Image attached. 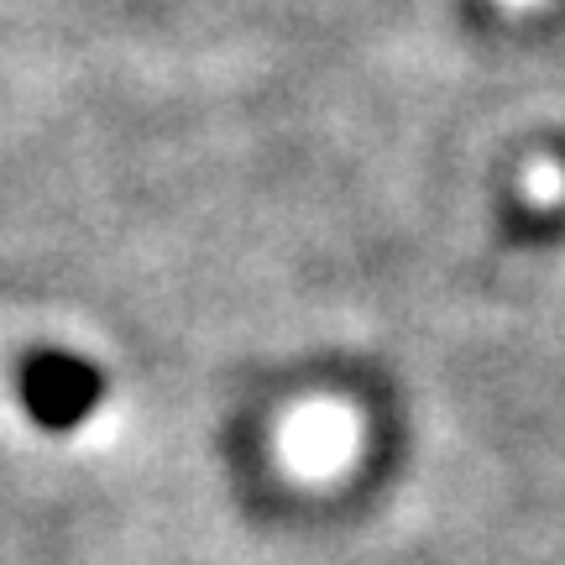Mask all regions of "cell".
<instances>
[{"label":"cell","instance_id":"6da1fadb","mask_svg":"<svg viewBox=\"0 0 565 565\" xmlns=\"http://www.w3.org/2000/svg\"><path fill=\"white\" fill-rule=\"evenodd\" d=\"M17 398H21L26 419L38 424V429H47V435H68V429H79V424L105 404V372L95 362L74 356V351L42 345V351H32V356H21Z\"/></svg>","mask_w":565,"mask_h":565}]
</instances>
